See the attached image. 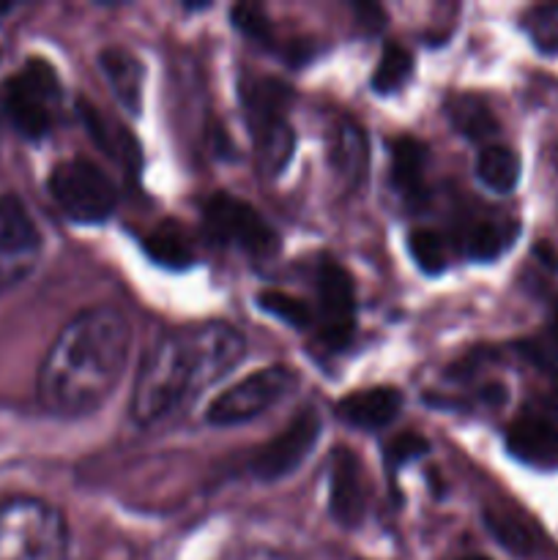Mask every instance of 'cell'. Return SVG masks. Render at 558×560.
<instances>
[{
	"label": "cell",
	"mask_w": 558,
	"mask_h": 560,
	"mask_svg": "<svg viewBox=\"0 0 558 560\" xmlns=\"http://www.w3.org/2000/svg\"><path fill=\"white\" fill-rule=\"evenodd\" d=\"M367 512L364 468L353 452H337L332 463V514L342 528H356Z\"/></svg>",
	"instance_id": "obj_11"
},
{
	"label": "cell",
	"mask_w": 558,
	"mask_h": 560,
	"mask_svg": "<svg viewBox=\"0 0 558 560\" xmlns=\"http://www.w3.org/2000/svg\"><path fill=\"white\" fill-rule=\"evenodd\" d=\"M49 195L66 217L80 224L107 222L118 206V189L113 180L102 167L82 156L55 164L49 175Z\"/></svg>",
	"instance_id": "obj_5"
},
{
	"label": "cell",
	"mask_w": 558,
	"mask_h": 560,
	"mask_svg": "<svg viewBox=\"0 0 558 560\" xmlns=\"http://www.w3.org/2000/svg\"><path fill=\"white\" fill-rule=\"evenodd\" d=\"M69 528L53 503L9 498L0 503V560H66Z\"/></svg>",
	"instance_id": "obj_3"
},
{
	"label": "cell",
	"mask_w": 558,
	"mask_h": 560,
	"mask_svg": "<svg viewBox=\"0 0 558 560\" xmlns=\"http://www.w3.org/2000/svg\"><path fill=\"white\" fill-rule=\"evenodd\" d=\"M131 326L113 306L80 312L60 328L38 370V402L55 416H88L115 392L129 361Z\"/></svg>",
	"instance_id": "obj_1"
},
{
	"label": "cell",
	"mask_w": 558,
	"mask_h": 560,
	"mask_svg": "<svg viewBox=\"0 0 558 560\" xmlns=\"http://www.w3.org/2000/svg\"><path fill=\"white\" fill-rule=\"evenodd\" d=\"M476 175L481 184L496 195H509L520 180V159L512 148L492 145L481 148L479 159H476Z\"/></svg>",
	"instance_id": "obj_21"
},
{
	"label": "cell",
	"mask_w": 558,
	"mask_h": 560,
	"mask_svg": "<svg viewBox=\"0 0 558 560\" xmlns=\"http://www.w3.org/2000/svg\"><path fill=\"white\" fill-rule=\"evenodd\" d=\"M514 235H518V224L509 219H468L460 228L457 244L465 257L487 262L501 257L512 246Z\"/></svg>",
	"instance_id": "obj_17"
},
{
	"label": "cell",
	"mask_w": 558,
	"mask_h": 560,
	"mask_svg": "<svg viewBox=\"0 0 558 560\" xmlns=\"http://www.w3.org/2000/svg\"><path fill=\"white\" fill-rule=\"evenodd\" d=\"M295 386H299V377L290 366H266L219 394L208 408V421L217 427L244 424L282 402Z\"/></svg>",
	"instance_id": "obj_7"
},
{
	"label": "cell",
	"mask_w": 558,
	"mask_h": 560,
	"mask_svg": "<svg viewBox=\"0 0 558 560\" xmlns=\"http://www.w3.org/2000/svg\"><path fill=\"white\" fill-rule=\"evenodd\" d=\"M410 255L419 262L421 271L427 273H441L449 262V246L443 241L441 233H432V230H414L408 238Z\"/></svg>",
	"instance_id": "obj_27"
},
{
	"label": "cell",
	"mask_w": 558,
	"mask_h": 560,
	"mask_svg": "<svg viewBox=\"0 0 558 560\" xmlns=\"http://www.w3.org/2000/svg\"><path fill=\"white\" fill-rule=\"evenodd\" d=\"M257 306L268 315L279 317L282 323L293 328H310L315 323V312L312 306H306L304 301L295 299V295L282 293V290H266V293L257 295Z\"/></svg>",
	"instance_id": "obj_26"
},
{
	"label": "cell",
	"mask_w": 558,
	"mask_h": 560,
	"mask_svg": "<svg viewBox=\"0 0 558 560\" xmlns=\"http://www.w3.org/2000/svg\"><path fill=\"white\" fill-rule=\"evenodd\" d=\"M202 224H206V233L219 244L235 246L257 260H266L279 252L277 230L241 197L224 195V191L208 197L202 206Z\"/></svg>",
	"instance_id": "obj_6"
},
{
	"label": "cell",
	"mask_w": 558,
	"mask_h": 560,
	"mask_svg": "<svg viewBox=\"0 0 558 560\" xmlns=\"http://www.w3.org/2000/svg\"><path fill=\"white\" fill-rule=\"evenodd\" d=\"M146 249L159 266L189 268L195 262V246H191L189 233L173 219L153 228V233L146 238Z\"/></svg>",
	"instance_id": "obj_20"
},
{
	"label": "cell",
	"mask_w": 558,
	"mask_h": 560,
	"mask_svg": "<svg viewBox=\"0 0 558 560\" xmlns=\"http://www.w3.org/2000/svg\"><path fill=\"white\" fill-rule=\"evenodd\" d=\"M430 151L416 137H394L392 140V184L408 202H419L425 197V175Z\"/></svg>",
	"instance_id": "obj_15"
},
{
	"label": "cell",
	"mask_w": 558,
	"mask_h": 560,
	"mask_svg": "<svg viewBox=\"0 0 558 560\" xmlns=\"http://www.w3.org/2000/svg\"><path fill=\"white\" fill-rule=\"evenodd\" d=\"M425 452H427V443L421 441L419 435H399L397 441L388 446L386 459L392 465H397V463H405V459H414L416 454H425Z\"/></svg>",
	"instance_id": "obj_30"
},
{
	"label": "cell",
	"mask_w": 558,
	"mask_h": 560,
	"mask_svg": "<svg viewBox=\"0 0 558 560\" xmlns=\"http://www.w3.org/2000/svg\"><path fill=\"white\" fill-rule=\"evenodd\" d=\"M507 448L520 463H558V421L545 413H523L509 424Z\"/></svg>",
	"instance_id": "obj_12"
},
{
	"label": "cell",
	"mask_w": 558,
	"mask_h": 560,
	"mask_svg": "<svg viewBox=\"0 0 558 560\" xmlns=\"http://www.w3.org/2000/svg\"><path fill=\"white\" fill-rule=\"evenodd\" d=\"M288 102V85H282L277 80H257L255 85L246 88V118H249L252 129L284 118Z\"/></svg>",
	"instance_id": "obj_23"
},
{
	"label": "cell",
	"mask_w": 558,
	"mask_h": 560,
	"mask_svg": "<svg viewBox=\"0 0 558 560\" xmlns=\"http://www.w3.org/2000/svg\"><path fill=\"white\" fill-rule=\"evenodd\" d=\"M485 525L509 552L520 558H534L539 552V530L534 528L525 514L514 512L509 506H487L485 509Z\"/></svg>",
	"instance_id": "obj_18"
},
{
	"label": "cell",
	"mask_w": 558,
	"mask_h": 560,
	"mask_svg": "<svg viewBox=\"0 0 558 560\" xmlns=\"http://www.w3.org/2000/svg\"><path fill=\"white\" fill-rule=\"evenodd\" d=\"M255 135V159L257 170H260L266 178L282 173L288 167V162L293 159L295 148V135L290 129V124L284 118L271 120V124H263L252 129Z\"/></svg>",
	"instance_id": "obj_19"
},
{
	"label": "cell",
	"mask_w": 558,
	"mask_h": 560,
	"mask_svg": "<svg viewBox=\"0 0 558 560\" xmlns=\"http://www.w3.org/2000/svg\"><path fill=\"white\" fill-rule=\"evenodd\" d=\"M233 20L235 25H239L244 33H249L252 38L266 36L268 20L263 16L260 9H255V5H239V9L233 11Z\"/></svg>",
	"instance_id": "obj_29"
},
{
	"label": "cell",
	"mask_w": 558,
	"mask_h": 560,
	"mask_svg": "<svg viewBox=\"0 0 558 560\" xmlns=\"http://www.w3.org/2000/svg\"><path fill=\"white\" fill-rule=\"evenodd\" d=\"M42 255V233L16 195L0 197V293L27 277Z\"/></svg>",
	"instance_id": "obj_8"
},
{
	"label": "cell",
	"mask_w": 558,
	"mask_h": 560,
	"mask_svg": "<svg viewBox=\"0 0 558 560\" xmlns=\"http://www.w3.org/2000/svg\"><path fill=\"white\" fill-rule=\"evenodd\" d=\"M328 164H332V175L339 191H353L364 180L370 148H367V135L356 120L342 118L337 124L332 145H328Z\"/></svg>",
	"instance_id": "obj_13"
},
{
	"label": "cell",
	"mask_w": 558,
	"mask_h": 560,
	"mask_svg": "<svg viewBox=\"0 0 558 560\" xmlns=\"http://www.w3.org/2000/svg\"><path fill=\"white\" fill-rule=\"evenodd\" d=\"M449 118L457 126L460 135L470 137V140H490L498 131V120L492 109L487 107L485 98L474 96V93H463L449 102Z\"/></svg>",
	"instance_id": "obj_22"
},
{
	"label": "cell",
	"mask_w": 558,
	"mask_h": 560,
	"mask_svg": "<svg viewBox=\"0 0 558 560\" xmlns=\"http://www.w3.org/2000/svg\"><path fill=\"white\" fill-rule=\"evenodd\" d=\"M317 334L326 348H345L356 331V293L350 273L334 260L317 262Z\"/></svg>",
	"instance_id": "obj_9"
},
{
	"label": "cell",
	"mask_w": 558,
	"mask_h": 560,
	"mask_svg": "<svg viewBox=\"0 0 558 560\" xmlns=\"http://www.w3.org/2000/svg\"><path fill=\"white\" fill-rule=\"evenodd\" d=\"M525 353H528L539 366L558 372V301L553 304V315L550 320H547L545 331L525 345Z\"/></svg>",
	"instance_id": "obj_28"
},
{
	"label": "cell",
	"mask_w": 558,
	"mask_h": 560,
	"mask_svg": "<svg viewBox=\"0 0 558 560\" xmlns=\"http://www.w3.org/2000/svg\"><path fill=\"white\" fill-rule=\"evenodd\" d=\"M58 104V74L44 60H27L0 91V113L27 140H42L53 131Z\"/></svg>",
	"instance_id": "obj_4"
},
{
	"label": "cell",
	"mask_w": 558,
	"mask_h": 560,
	"mask_svg": "<svg viewBox=\"0 0 558 560\" xmlns=\"http://www.w3.org/2000/svg\"><path fill=\"white\" fill-rule=\"evenodd\" d=\"M98 66H102V74L107 77L115 98H118L129 113H140L142 80H146V69H142L140 60H137L129 49L107 47L98 52Z\"/></svg>",
	"instance_id": "obj_16"
},
{
	"label": "cell",
	"mask_w": 558,
	"mask_h": 560,
	"mask_svg": "<svg viewBox=\"0 0 558 560\" xmlns=\"http://www.w3.org/2000/svg\"><path fill=\"white\" fill-rule=\"evenodd\" d=\"M460 560H487V558H481V556H468V558H460Z\"/></svg>",
	"instance_id": "obj_31"
},
{
	"label": "cell",
	"mask_w": 558,
	"mask_h": 560,
	"mask_svg": "<svg viewBox=\"0 0 558 560\" xmlns=\"http://www.w3.org/2000/svg\"><path fill=\"white\" fill-rule=\"evenodd\" d=\"M523 31L539 52H558V3H542L525 11Z\"/></svg>",
	"instance_id": "obj_25"
},
{
	"label": "cell",
	"mask_w": 558,
	"mask_h": 560,
	"mask_svg": "<svg viewBox=\"0 0 558 560\" xmlns=\"http://www.w3.org/2000/svg\"><path fill=\"white\" fill-rule=\"evenodd\" d=\"M414 74V55L399 44H388L372 74V88L377 93H397Z\"/></svg>",
	"instance_id": "obj_24"
},
{
	"label": "cell",
	"mask_w": 558,
	"mask_h": 560,
	"mask_svg": "<svg viewBox=\"0 0 558 560\" xmlns=\"http://www.w3.org/2000/svg\"><path fill=\"white\" fill-rule=\"evenodd\" d=\"M403 408V394L397 388L375 386L367 392H353L337 405V416L356 430H383Z\"/></svg>",
	"instance_id": "obj_14"
},
{
	"label": "cell",
	"mask_w": 558,
	"mask_h": 560,
	"mask_svg": "<svg viewBox=\"0 0 558 560\" xmlns=\"http://www.w3.org/2000/svg\"><path fill=\"white\" fill-rule=\"evenodd\" d=\"M246 353V339L230 323L175 328L142 364L131 394V416L148 427L189 405L228 375Z\"/></svg>",
	"instance_id": "obj_2"
},
{
	"label": "cell",
	"mask_w": 558,
	"mask_h": 560,
	"mask_svg": "<svg viewBox=\"0 0 558 560\" xmlns=\"http://www.w3.org/2000/svg\"><path fill=\"white\" fill-rule=\"evenodd\" d=\"M317 435H321V419H317V413L312 408L301 410L279 435H274V441L257 448L249 463V470L263 481L284 479V476L293 474L310 457V452L317 443Z\"/></svg>",
	"instance_id": "obj_10"
}]
</instances>
